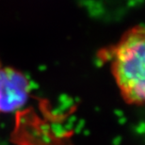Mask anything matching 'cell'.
<instances>
[{
    "label": "cell",
    "mask_w": 145,
    "mask_h": 145,
    "mask_svg": "<svg viewBox=\"0 0 145 145\" xmlns=\"http://www.w3.org/2000/svg\"><path fill=\"white\" fill-rule=\"evenodd\" d=\"M145 32L135 25L123 34L112 49L111 71L123 100L142 106L145 95Z\"/></svg>",
    "instance_id": "6da1fadb"
},
{
    "label": "cell",
    "mask_w": 145,
    "mask_h": 145,
    "mask_svg": "<svg viewBox=\"0 0 145 145\" xmlns=\"http://www.w3.org/2000/svg\"><path fill=\"white\" fill-rule=\"evenodd\" d=\"M29 95V83L22 72L0 67V112H11L22 108Z\"/></svg>",
    "instance_id": "7a4b0ae2"
}]
</instances>
